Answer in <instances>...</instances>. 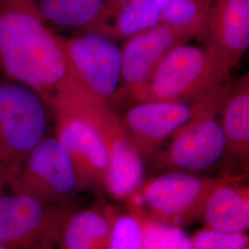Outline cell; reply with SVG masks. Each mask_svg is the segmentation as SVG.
<instances>
[{
    "label": "cell",
    "mask_w": 249,
    "mask_h": 249,
    "mask_svg": "<svg viewBox=\"0 0 249 249\" xmlns=\"http://www.w3.org/2000/svg\"><path fill=\"white\" fill-rule=\"evenodd\" d=\"M71 201L48 204L15 192L0 195V245L14 249L57 248Z\"/></svg>",
    "instance_id": "obj_6"
},
{
    "label": "cell",
    "mask_w": 249,
    "mask_h": 249,
    "mask_svg": "<svg viewBox=\"0 0 249 249\" xmlns=\"http://www.w3.org/2000/svg\"><path fill=\"white\" fill-rule=\"evenodd\" d=\"M141 219L145 249H194L191 236L182 227Z\"/></svg>",
    "instance_id": "obj_20"
},
{
    "label": "cell",
    "mask_w": 249,
    "mask_h": 249,
    "mask_svg": "<svg viewBox=\"0 0 249 249\" xmlns=\"http://www.w3.org/2000/svg\"><path fill=\"white\" fill-rule=\"evenodd\" d=\"M161 22L160 11L153 0H142L127 5L107 20L99 32L116 40L125 41Z\"/></svg>",
    "instance_id": "obj_18"
},
{
    "label": "cell",
    "mask_w": 249,
    "mask_h": 249,
    "mask_svg": "<svg viewBox=\"0 0 249 249\" xmlns=\"http://www.w3.org/2000/svg\"><path fill=\"white\" fill-rule=\"evenodd\" d=\"M6 187H7V184H6L5 180H4V178H2V176L0 175V195L5 193L4 189H5Z\"/></svg>",
    "instance_id": "obj_24"
},
{
    "label": "cell",
    "mask_w": 249,
    "mask_h": 249,
    "mask_svg": "<svg viewBox=\"0 0 249 249\" xmlns=\"http://www.w3.org/2000/svg\"><path fill=\"white\" fill-rule=\"evenodd\" d=\"M72 70L81 84L105 106L115 110L121 102V47L102 33L88 31L61 36Z\"/></svg>",
    "instance_id": "obj_7"
},
{
    "label": "cell",
    "mask_w": 249,
    "mask_h": 249,
    "mask_svg": "<svg viewBox=\"0 0 249 249\" xmlns=\"http://www.w3.org/2000/svg\"><path fill=\"white\" fill-rule=\"evenodd\" d=\"M220 122L226 142V150L242 163L249 158V76L227 82L220 104Z\"/></svg>",
    "instance_id": "obj_15"
},
{
    "label": "cell",
    "mask_w": 249,
    "mask_h": 249,
    "mask_svg": "<svg viewBox=\"0 0 249 249\" xmlns=\"http://www.w3.org/2000/svg\"><path fill=\"white\" fill-rule=\"evenodd\" d=\"M225 178L171 171L144 182L126 202L140 217L182 227L200 220L208 197Z\"/></svg>",
    "instance_id": "obj_4"
},
{
    "label": "cell",
    "mask_w": 249,
    "mask_h": 249,
    "mask_svg": "<svg viewBox=\"0 0 249 249\" xmlns=\"http://www.w3.org/2000/svg\"><path fill=\"white\" fill-rule=\"evenodd\" d=\"M101 134L108 154L107 192L119 201H127L144 183V160L136 151L115 110L102 107L87 116Z\"/></svg>",
    "instance_id": "obj_9"
},
{
    "label": "cell",
    "mask_w": 249,
    "mask_h": 249,
    "mask_svg": "<svg viewBox=\"0 0 249 249\" xmlns=\"http://www.w3.org/2000/svg\"><path fill=\"white\" fill-rule=\"evenodd\" d=\"M7 187L48 204L70 202L80 190L71 155L55 136H46L29 153Z\"/></svg>",
    "instance_id": "obj_8"
},
{
    "label": "cell",
    "mask_w": 249,
    "mask_h": 249,
    "mask_svg": "<svg viewBox=\"0 0 249 249\" xmlns=\"http://www.w3.org/2000/svg\"><path fill=\"white\" fill-rule=\"evenodd\" d=\"M0 249H12V248H9V247H7V246H3V245H0Z\"/></svg>",
    "instance_id": "obj_25"
},
{
    "label": "cell",
    "mask_w": 249,
    "mask_h": 249,
    "mask_svg": "<svg viewBox=\"0 0 249 249\" xmlns=\"http://www.w3.org/2000/svg\"></svg>",
    "instance_id": "obj_26"
},
{
    "label": "cell",
    "mask_w": 249,
    "mask_h": 249,
    "mask_svg": "<svg viewBox=\"0 0 249 249\" xmlns=\"http://www.w3.org/2000/svg\"><path fill=\"white\" fill-rule=\"evenodd\" d=\"M231 71L209 48L181 44L165 55L127 100L132 103H197L225 85Z\"/></svg>",
    "instance_id": "obj_2"
},
{
    "label": "cell",
    "mask_w": 249,
    "mask_h": 249,
    "mask_svg": "<svg viewBox=\"0 0 249 249\" xmlns=\"http://www.w3.org/2000/svg\"><path fill=\"white\" fill-rule=\"evenodd\" d=\"M240 177H226L205 203L200 220L205 227L223 232L249 229V187Z\"/></svg>",
    "instance_id": "obj_14"
},
{
    "label": "cell",
    "mask_w": 249,
    "mask_h": 249,
    "mask_svg": "<svg viewBox=\"0 0 249 249\" xmlns=\"http://www.w3.org/2000/svg\"><path fill=\"white\" fill-rule=\"evenodd\" d=\"M205 99L192 104L135 103L120 116L130 142L144 161L153 157L164 140L194 116Z\"/></svg>",
    "instance_id": "obj_11"
},
{
    "label": "cell",
    "mask_w": 249,
    "mask_h": 249,
    "mask_svg": "<svg viewBox=\"0 0 249 249\" xmlns=\"http://www.w3.org/2000/svg\"><path fill=\"white\" fill-rule=\"evenodd\" d=\"M107 249H145L142 219L128 212L116 215Z\"/></svg>",
    "instance_id": "obj_21"
},
{
    "label": "cell",
    "mask_w": 249,
    "mask_h": 249,
    "mask_svg": "<svg viewBox=\"0 0 249 249\" xmlns=\"http://www.w3.org/2000/svg\"><path fill=\"white\" fill-rule=\"evenodd\" d=\"M51 117V108L36 90L0 76V175L7 186L48 136Z\"/></svg>",
    "instance_id": "obj_3"
},
{
    "label": "cell",
    "mask_w": 249,
    "mask_h": 249,
    "mask_svg": "<svg viewBox=\"0 0 249 249\" xmlns=\"http://www.w3.org/2000/svg\"><path fill=\"white\" fill-rule=\"evenodd\" d=\"M190 39L184 32L160 22L124 41L121 47V101L128 99L131 91L149 78L173 48Z\"/></svg>",
    "instance_id": "obj_13"
},
{
    "label": "cell",
    "mask_w": 249,
    "mask_h": 249,
    "mask_svg": "<svg viewBox=\"0 0 249 249\" xmlns=\"http://www.w3.org/2000/svg\"><path fill=\"white\" fill-rule=\"evenodd\" d=\"M117 213L109 206L74 209L60 233L59 249H107Z\"/></svg>",
    "instance_id": "obj_16"
},
{
    "label": "cell",
    "mask_w": 249,
    "mask_h": 249,
    "mask_svg": "<svg viewBox=\"0 0 249 249\" xmlns=\"http://www.w3.org/2000/svg\"><path fill=\"white\" fill-rule=\"evenodd\" d=\"M54 136L69 151L80 190H105L108 177V154L101 134L85 116L53 113Z\"/></svg>",
    "instance_id": "obj_10"
},
{
    "label": "cell",
    "mask_w": 249,
    "mask_h": 249,
    "mask_svg": "<svg viewBox=\"0 0 249 249\" xmlns=\"http://www.w3.org/2000/svg\"><path fill=\"white\" fill-rule=\"evenodd\" d=\"M226 84L205 99L194 116L171 135L166 149L155 154L156 169L199 172L223 157L226 142L218 116Z\"/></svg>",
    "instance_id": "obj_5"
},
{
    "label": "cell",
    "mask_w": 249,
    "mask_h": 249,
    "mask_svg": "<svg viewBox=\"0 0 249 249\" xmlns=\"http://www.w3.org/2000/svg\"><path fill=\"white\" fill-rule=\"evenodd\" d=\"M142 0H105L106 6V12H107V21L111 18L117 11L123 9L125 6L133 4L136 2H140ZM106 25V24H105ZM104 25V26H105ZM103 29V28H102Z\"/></svg>",
    "instance_id": "obj_23"
},
{
    "label": "cell",
    "mask_w": 249,
    "mask_h": 249,
    "mask_svg": "<svg viewBox=\"0 0 249 249\" xmlns=\"http://www.w3.org/2000/svg\"><path fill=\"white\" fill-rule=\"evenodd\" d=\"M161 22L184 32L191 38L199 34L213 0H153Z\"/></svg>",
    "instance_id": "obj_19"
},
{
    "label": "cell",
    "mask_w": 249,
    "mask_h": 249,
    "mask_svg": "<svg viewBox=\"0 0 249 249\" xmlns=\"http://www.w3.org/2000/svg\"><path fill=\"white\" fill-rule=\"evenodd\" d=\"M50 26L75 33L100 32L107 21L105 0H35Z\"/></svg>",
    "instance_id": "obj_17"
},
{
    "label": "cell",
    "mask_w": 249,
    "mask_h": 249,
    "mask_svg": "<svg viewBox=\"0 0 249 249\" xmlns=\"http://www.w3.org/2000/svg\"><path fill=\"white\" fill-rule=\"evenodd\" d=\"M0 76L36 90L52 113L105 106L75 75L61 36L35 0H0Z\"/></svg>",
    "instance_id": "obj_1"
},
{
    "label": "cell",
    "mask_w": 249,
    "mask_h": 249,
    "mask_svg": "<svg viewBox=\"0 0 249 249\" xmlns=\"http://www.w3.org/2000/svg\"><path fill=\"white\" fill-rule=\"evenodd\" d=\"M196 38L231 71L249 47V0H213Z\"/></svg>",
    "instance_id": "obj_12"
},
{
    "label": "cell",
    "mask_w": 249,
    "mask_h": 249,
    "mask_svg": "<svg viewBox=\"0 0 249 249\" xmlns=\"http://www.w3.org/2000/svg\"><path fill=\"white\" fill-rule=\"evenodd\" d=\"M194 249H248L249 237L247 232H223L205 227L192 236Z\"/></svg>",
    "instance_id": "obj_22"
}]
</instances>
